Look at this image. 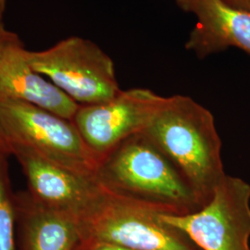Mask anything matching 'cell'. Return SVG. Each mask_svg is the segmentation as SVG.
Returning a JSON list of instances; mask_svg holds the SVG:
<instances>
[{"label":"cell","instance_id":"1","mask_svg":"<svg viewBox=\"0 0 250 250\" xmlns=\"http://www.w3.org/2000/svg\"><path fill=\"white\" fill-rule=\"evenodd\" d=\"M142 134L169 159L201 206L206 205L227 175L211 112L188 96L165 98Z\"/></svg>","mask_w":250,"mask_h":250},{"label":"cell","instance_id":"2","mask_svg":"<svg viewBox=\"0 0 250 250\" xmlns=\"http://www.w3.org/2000/svg\"><path fill=\"white\" fill-rule=\"evenodd\" d=\"M96 179L107 192L160 214L182 216L202 208L177 169L142 133L99 161Z\"/></svg>","mask_w":250,"mask_h":250},{"label":"cell","instance_id":"3","mask_svg":"<svg viewBox=\"0 0 250 250\" xmlns=\"http://www.w3.org/2000/svg\"><path fill=\"white\" fill-rule=\"evenodd\" d=\"M31 67L80 106L96 105L122 91L112 59L88 39L71 36L41 51L25 50Z\"/></svg>","mask_w":250,"mask_h":250},{"label":"cell","instance_id":"4","mask_svg":"<svg viewBox=\"0 0 250 250\" xmlns=\"http://www.w3.org/2000/svg\"><path fill=\"white\" fill-rule=\"evenodd\" d=\"M78 223L82 239L126 250H201L187 234L163 223L160 213L105 189Z\"/></svg>","mask_w":250,"mask_h":250},{"label":"cell","instance_id":"5","mask_svg":"<svg viewBox=\"0 0 250 250\" xmlns=\"http://www.w3.org/2000/svg\"><path fill=\"white\" fill-rule=\"evenodd\" d=\"M0 127L16 144L70 170L96 177L99 161L72 121L30 104L0 100Z\"/></svg>","mask_w":250,"mask_h":250},{"label":"cell","instance_id":"6","mask_svg":"<svg viewBox=\"0 0 250 250\" xmlns=\"http://www.w3.org/2000/svg\"><path fill=\"white\" fill-rule=\"evenodd\" d=\"M201 250H250V185L226 175L210 200L190 214H160Z\"/></svg>","mask_w":250,"mask_h":250},{"label":"cell","instance_id":"7","mask_svg":"<svg viewBox=\"0 0 250 250\" xmlns=\"http://www.w3.org/2000/svg\"><path fill=\"white\" fill-rule=\"evenodd\" d=\"M164 100L146 88L122 90L106 102L80 106L72 122L99 163L126 138L142 133Z\"/></svg>","mask_w":250,"mask_h":250},{"label":"cell","instance_id":"8","mask_svg":"<svg viewBox=\"0 0 250 250\" xmlns=\"http://www.w3.org/2000/svg\"><path fill=\"white\" fill-rule=\"evenodd\" d=\"M28 186V193L39 203L77 219L88 210L103 192L95 176L70 170L16 144H8Z\"/></svg>","mask_w":250,"mask_h":250},{"label":"cell","instance_id":"9","mask_svg":"<svg viewBox=\"0 0 250 250\" xmlns=\"http://www.w3.org/2000/svg\"><path fill=\"white\" fill-rule=\"evenodd\" d=\"M25 50L16 34L0 46V100L26 103L72 121L80 105L36 72Z\"/></svg>","mask_w":250,"mask_h":250},{"label":"cell","instance_id":"10","mask_svg":"<svg viewBox=\"0 0 250 250\" xmlns=\"http://www.w3.org/2000/svg\"><path fill=\"white\" fill-rule=\"evenodd\" d=\"M185 12L195 15L186 48L199 59L238 47L250 55V11L235 9L222 0H175Z\"/></svg>","mask_w":250,"mask_h":250},{"label":"cell","instance_id":"11","mask_svg":"<svg viewBox=\"0 0 250 250\" xmlns=\"http://www.w3.org/2000/svg\"><path fill=\"white\" fill-rule=\"evenodd\" d=\"M19 229L17 250H75L82 240L78 219L31 197L15 195Z\"/></svg>","mask_w":250,"mask_h":250},{"label":"cell","instance_id":"12","mask_svg":"<svg viewBox=\"0 0 250 250\" xmlns=\"http://www.w3.org/2000/svg\"><path fill=\"white\" fill-rule=\"evenodd\" d=\"M9 155V153H0V250H17L15 241L17 212L15 195L10 188Z\"/></svg>","mask_w":250,"mask_h":250},{"label":"cell","instance_id":"13","mask_svg":"<svg viewBox=\"0 0 250 250\" xmlns=\"http://www.w3.org/2000/svg\"><path fill=\"white\" fill-rule=\"evenodd\" d=\"M75 250H130L120 248L104 242L96 241L91 239H82Z\"/></svg>","mask_w":250,"mask_h":250},{"label":"cell","instance_id":"14","mask_svg":"<svg viewBox=\"0 0 250 250\" xmlns=\"http://www.w3.org/2000/svg\"><path fill=\"white\" fill-rule=\"evenodd\" d=\"M222 1L232 8L250 11V0H222Z\"/></svg>","mask_w":250,"mask_h":250},{"label":"cell","instance_id":"15","mask_svg":"<svg viewBox=\"0 0 250 250\" xmlns=\"http://www.w3.org/2000/svg\"><path fill=\"white\" fill-rule=\"evenodd\" d=\"M13 34L14 33L9 32V30L6 29L2 20H0V46L3 45Z\"/></svg>","mask_w":250,"mask_h":250},{"label":"cell","instance_id":"16","mask_svg":"<svg viewBox=\"0 0 250 250\" xmlns=\"http://www.w3.org/2000/svg\"><path fill=\"white\" fill-rule=\"evenodd\" d=\"M0 153H9V154L8 143H7L6 138L1 130V127H0Z\"/></svg>","mask_w":250,"mask_h":250},{"label":"cell","instance_id":"17","mask_svg":"<svg viewBox=\"0 0 250 250\" xmlns=\"http://www.w3.org/2000/svg\"><path fill=\"white\" fill-rule=\"evenodd\" d=\"M6 8H7V0H0V20L3 18Z\"/></svg>","mask_w":250,"mask_h":250}]
</instances>
